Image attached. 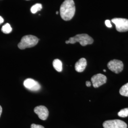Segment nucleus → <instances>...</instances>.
Masks as SVG:
<instances>
[{"mask_svg":"<svg viewBox=\"0 0 128 128\" xmlns=\"http://www.w3.org/2000/svg\"><path fill=\"white\" fill-rule=\"evenodd\" d=\"M4 22V18H2L0 16V25L2 23H3Z\"/></svg>","mask_w":128,"mask_h":128,"instance_id":"nucleus-19","label":"nucleus"},{"mask_svg":"<svg viewBox=\"0 0 128 128\" xmlns=\"http://www.w3.org/2000/svg\"><path fill=\"white\" fill-rule=\"evenodd\" d=\"M42 8V6L40 4H36L32 6L30 9V11L33 14H36L38 11L40 10Z\"/></svg>","mask_w":128,"mask_h":128,"instance_id":"nucleus-13","label":"nucleus"},{"mask_svg":"<svg viewBox=\"0 0 128 128\" xmlns=\"http://www.w3.org/2000/svg\"><path fill=\"white\" fill-rule=\"evenodd\" d=\"M24 86L27 89L32 91H38L40 88V84L32 78H28L23 82Z\"/></svg>","mask_w":128,"mask_h":128,"instance_id":"nucleus-8","label":"nucleus"},{"mask_svg":"<svg viewBox=\"0 0 128 128\" xmlns=\"http://www.w3.org/2000/svg\"><path fill=\"white\" fill-rule=\"evenodd\" d=\"M31 128H45L43 126L38 125L36 124H32L31 125Z\"/></svg>","mask_w":128,"mask_h":128,"instance_id":"nucleus-16","label":"nucleus"},{"mask_svg":"<svg viewBox=\"0 0 128 128\" xmlns=\"http://www.w3.org/2000/svg\"><path fill=\"white\" fill-rule=\"evenodd\" d=\"M103 71H104V72H106V70H105V69H104V70Z\"/></svg>","mask_w":128,"mask_h":128,"instance_id":"nucleus-21","label":"nucleus"},{"mask_svg":"<svg viewBox=\"0 0 128 128\" xmlns=\"http://www.w3.org/2000/svg\"><path fill=\"white\" fill-rule=\"evenodd\" d=\"M56 14H58V12H56Z\"/></svg>","mask_w":128,"mask_h":128,"instance_id":"nucleus-22","label":"nucleus"},{"mask_svg":"<svg viewBox=\"0 0 128 128\" xmlns=\"http://www.w3.org/2000/svg\"><path fill=\"white\" fill-rule=\"evenodd\" d=\"M76 42H79L81 46H86L92 44L94 42V40L87 34H80L70 38L68 40L66 41V44H74Z\"/></svg>","mask_w":128,"mask_h":128,"instance_id":"nucleus-2","label":"nucleus"},{"mask_svg":"<svg viewBox=\"0 0 128 128\" xmlns=\"http://www.w3.org/2000/svg\"><path fill=\"white\" fill-rule=\"evenodd\" d=\"M12 28L9 23H6L2 28V32L5 34H9L12 32Z\"/></svg>","mask_w":128,"mask_h":128,"instance_id":"nucleus-14","label":"nucleus"},{"mask_svg":"<svg viewBox=\"0 0 128 128\" xmlns=\"http://www.w3.org/2000/svg\"><path fill=\"white\" fill-rule=\"evenodd\" d=\"M112 22L114 24L117 30L119 32L128 31V20L124 18H114Z\"/></svg>","mask_w":128,"mask_h":128,"instance_id":"nucleus-4","label":"nucleus"},{"mask_svg":"<svg viewBox=\"0 0 128 128\" xmlns=\"http://www.w3.org/2000/svg\"><path fill=\"white\" fill-rule=\"evenodd\" d=\"M103 127L104 128H127V125L122 120H113L104 122Z\"/></svg>","mask_w":128,"mask_h":128,"instance_id":"nucleus-5","label":"nucleus"},{"mask_svg":"<svg viewBox=\"0 0 128 128\" xmlns=\"http://www.w3.org/2000/svg\"><path fill=\"white\" fill-rule=\"evenodd\" d=\"M2 107H1V106L0 105V115L2 114Z\"/></svg>","mask_w":128,"mask_h":128,"instance_id":"nucleus-20","label":"nucleus"},{"mask_svg":"<svg viewBox=\"0 0 128 128\" xmlns=\"http://www.w3.org/2000/svg\"><path fill=\"white\" fill-rule=\"evenodd\" d=\"M107 78L103 74H98L92 76L91 81L93 86L98 88L106 82Z\"/></svg>","mask_w":128,"mask_h":128,"instance_id":"nucleus-7","label":"nucleus"},{"mask_svg":"<svg viewBox=\"0 0 128 128\" xmlns=\"http://www.w3.org/2000/svg\"><path fill=\"white\" fill-rule=\"evenodd\" d=\"M120 94L122 96L128 97V82L120 88Z\"/></svg>","mask_w":128,"mask_h":128,"instance_id":"nucleus-12","label":"nucleus"},{"mask_svg":"<svg viewBox=\"0 0 128 128\" xmlns=\"http://www.w3.org/2000/svg\"><path fill=\"white\" fill-rule=\"evenodd\" d=\"M91 82H90V81H86V86H87V87L91 86Z\"/></svg>","mask_w":128,"mask_h":128,"instance_id":"nucleus-18","label":"nucleus"},{"mask_svg":"<svg viewBox=\"0 0 128 128\" xmlns=\"http://www.w3.org/2000/svg\"><path fill=\"white\" fill-rule=\"evenodd\" d=\"M105 24L107 27L112 28V24L110 23V20H106L105 22Z\"/></svg>","mask_w":128,"mask_h":128,"instance_id":"nucleus-17","label":"nucleus"},{"mask_svg":"<svg viewBox=\"0 0 128 128\" xmlns=\"http://www.w3.org/2000/svg\"><path fill=\"white\" fill-rule=\"evenodd\" d=\"M76 7L73 0H65L60 8V14L64 20H71L75 14Z\"/></svg>","mask_w":128,"mask_h":128,"instance_id":"nucleus-1","label":"nucleus"},{"mask_svg":"<svg viewBox=\"0 0 128 128\" xmlns=\"http://www.w3.org/2000/svg\"><path fill=\"white\" fill-rule=\"evenodd\" d=\"M107 66L112 72L118 74L122 71L124 69V64L120 60H112L108 63Z\"/></svg>","mask_w":128,"mask_h":128,"instance_id":"nucleus-6","label":"nucleus"},{"mask_svg":"<svg viewBox=\"0 0 128 128\" xmlns=\"http://www.w3.org/2000/svg\"><path fill=\"white\" fill-rule=\"evenodd\" d=\"M118 116L120 117H127L128 116V108L120 110L118 112Z\"/></svg>","mask_w":128,"mask_h":128,"instance_id":"nucleus-15","label":"nucleus"},{"mask_svg":"<svg viewBox=\"0 0 128 128\" xmlns=\"http://www.w3.org/2000/svg\"><path fill=\"white\" fill-rule=\"evenodd\" d=\"M34 112L38 115V118L42 120H46L49 114L48 109L44 106H38L35 108Z\"/></svg>","mask_w":128,"mask_h":128,"instance_id":"nucleus-9","label":"nucleus"},{"mask_svg":"<svg viewBox=\"0 0 128 128\" xmlns=\"http://www.w3.org/2000/svg\"><path fill=\"white\" fill-rule=\"evenodd\" d=\"M53 66L54 68L58 72L62 71V63L61 60L58 59H56L53 62Z\"/></svg>","mask_w":128,"mask_h":128,"instance_id":"nucleus-11","label":"nucleus"},{"mask_svg":"<svg viewBox=\"0 0 128 128\" xmlns=\"http://www.w3.org/2000/svg\"><path fill=\"white\" fill-rule=\"evenodd\" d=\"M87 66L86 60L84 58H81L75 64V70L79 73L83 72Z\"/></svg>","mask_w":128,"mask_h":128,"instance_id":"nucleus-10","label":"nucleus"},{"mask_svg":"<svg viewBox=\"0 0 128 128\" xmlns=\"http://www.w3.org/2000/svg\"><path fill=\"white\" fill-rule=\"evenodd\" d=\"M39 41V39L37 37L28 35L22 37L20 42L18 45L20 50H24L26 48H30L36 46Z\"/></svg>","mask_w":128,"mask_h":128,"instance_id":"nucleus-3","label":"nucleus"}]
</instances>
